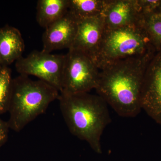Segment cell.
<instances>
[{
	"label": "cell",
	"mask_w": 161,
	"mask_h": 161,
	"mask_svg": "<svg viewBox=\"0 0 161 161\" xmlns=\"http://www.w3.org/2000/svg\"><path fill=\"white\" fill-rule=\"evenodd\" d=\"M140 25L106 29L95 62L99 70L119 60L155 53Z\"/></svg>",
	"instance_id": "4"
},
{
	"label": "cell",
	"mask_w": 161,
	"mask_h": 161,
	"mask_svg": "<svg viewBox=\"0 0 161 161\" xmlns=\"http://www.w3.org/2000/svg\"><path fill=\"white\" fill-rule=\"evenodd\" d=\"M106 0H69V11L78 21L102 14Z\"/></svg>",
	"instance_id": "13"
},
{
	"label": "cell",
	"mask_w": 161,
	"mask_h": 161,
	"mask_svg": "<svg viewBox=\"0 0 161 161\" xmlns=\"http://www.w3.org/2000/svg\"><path fill=\"white\" fill-rule=\"evenodd\" d=\"M60 95L59 90L39 79L33 80L21 75L13 79L7 121L9 129L20 132L43 114Z\"/></svg>",
	"instance_id": "3"
},
{
	"label": "cell",
	"mask_w": 161,
	"mask_h": 161,
	"mask_svg": "<svg viewBox=\"0 0 161 161\" xmlns=\"http://www.w3.org/2000/svg\"><path fill=\"white\" fill-rule=\"evenodd\" d=\"M139 25L146 31L153 46L157 51L161 46V0L156 8L141 18Z\"/></svg>",
	"instance_id": "14"
},
{
	"label": "cell",
	"mask_w": 161,
	"mask_h": 161,
	"mask_svg": "<svg viewBox=\"0 0 161 161\" xmlns=\"http://www.w3.org/2000/svg\"><path fill=\"white\" fill-rule=\"evenodd\" d=\"M64 58L65 55L34 51L16 61V69L20 75L35 76L60 92Z\"/></svg>",
	"instance_id": "6"
},
{
	"label": "cell",
	"mask_w": 161,
	"mask_h": 161,
	"mask_svg": "<svg viewBox=\"0 0 161 161\" xmlns=\"http://www.w3.org/2000/svg\"><path fill=\"white\" fill-rule=\"evenodd\" d=\"M155 53L119 60L100 69L96 93L122 117H136L142 109L144 76Z\"/></svg>",
	"instance_id": "1"
},
{
	"label": "cell",
	"mask_w": 161,
	"mask_h": 161,
	"mask_svg": "<svg viewBox=\"0 0 161 161\" xmlns=\"http://www.w3.org/2000/svg\"><path fill=\"white\" fill-rule=\"evenodd\" d=\"M69 5V0H39L37 4V22L46 29L67 13Z\"/></svg>",
	"instance_id": "12"
},
{
	"label": "cell",
	"mask_w": 161,
	"mask_h": 161,
	"mask_svg": "<svg viewBox=\"0 0 161 161\" xmlns=\"http://www.w3.org/2000/svg\"><path fill=\"white\" fill-rule=\"evenodd\" d=\"M3 67H4L3 66V64H2V63H1V61H0V70H1V69H2L3 68Z\"/></svg>",
	"instance_id": "17"
},
{
	"label": "cell",
	"mask_w": 161,
	"mask_h": 161,
	"mask_svg": "<svg viewBox=\"0 0 161 161\" xmlns=\"http://www.w3.org/2000/svg\"><path fill=\"white\" fill-rule=\"evenodd\" d=\"M24 40L17 28L9 25L0 27V61L7 66L22 57Z\"/></svg>",
	"instance_id": "11"
},
{
	"label": "cell",
	"mask_w": 161,
	"mask_h": 161,
	"mask_svg": "<svg viewBox=\"0 0 161 161\" xmlns=\"http://www.w3.org/2000/svg\"><path fill=\"white\" fill-rule=\"evenodd\" d=\"M12 80L11 69L7 66L3 67L0 70V115L9 110Z\"/></svg>",
	"instance_id": "15"
},
{
	"label": "cell",
	"mask_w": 161,
	"mask_h": 161,
	"mask_svg": "<svg viewBox=\"0 0 161 161\" xmlns=\"http://www.w3.org/2000/svg\"><path fill=\"white\" fill-rule=\"evenodd\" d=\"M105 30L101 16L80 20L75 40L69 49L81 52L95 61Z\"/></svg>",
	"instance_id": "9"
},
{
	"label": "cell",
	"mask_w": 161,
	"mask_h": 161,
	"mask_svg": "<svg viewBox=\"0 0 161 161\" xmlns=\"http://www.w3.org/2000/svg\"><path fill=\"white\" fill-rule=\"evenodd\" d=\"M58 100L70 132L86 142L96 153H102V136L111 122L108 104L99 95L89 93H60Z\"/></svg>",
	"instance_id": "2"
},
{
	"label": "cell",
	"mask_w": 161,
	"mask_h": 161,
	"mask_svg": "<svg viewBox=\"0 0 161 161\" xmlns=\"http://www.w3.org/2000/svg\"><path fill=\"white\" fill-rule=\"evenodd\" d=\"M78 24V20L68 12L63 17L45 29L42 36V51L51 53L57 50L69 49L75 40Z\"/></svg>",
	"instance_id": "8"
},
{
	"label": "cell",
	"mask_w": 161,
	"mask_h": 161,
	"mask_svg": "<svg viewBox=\"0 0 161 161\" xmlns=\"http://www.w3.org/2000/svg\"><path fill=\"white\" fill-rule=\"evenodd\" d=\"M142 109L161 125V46L148 64L143 83Z\"/></svg>",
	"instance_id": "7"
},
{
	"label": "cell",
	"mask_w": 161,
	"mask_h": 161,
	"mask_svg": "<svg viewBox=\"0 0 161 161\" xmlns=\"http://www.w3.org/2000/svg\"><path fill=\"white\" fill-rule=\"evenodd\" d=\"M101 17L106 30L139 25L137 0H106Z\"/></svg>",
	"instance_id": "10"
},
{
	"label": "cell",
	"mask_w": 161,
	"mask_h": 161,
	"mask_svg": "<svg viewBox=\"0 0 161 161\" xmlns=\"http://www.w3.org/2000/svg\"><path fill=\"white\" fill-rule=\"evenodd\" d=\"M9 129L8 122L0 118V147L7 142Z\"/></svg>",
	"instance_id": "16"
},
{
	"label": "cell",
	"mask_w": 161,
	"mask_h": 161,
	"mask_svg": "<svg viewBox=\"0 0 161 161\" xmlns=\"http://www.w3.org/2000/svg\"><path fill=\"white\" fill-rule=\"evenodd\" d=\"M100 70L89 56L68 50L65 55L60 93H89L98 84Z\"/></svg>",
	"instance_id": "5"
}]
</instances>
